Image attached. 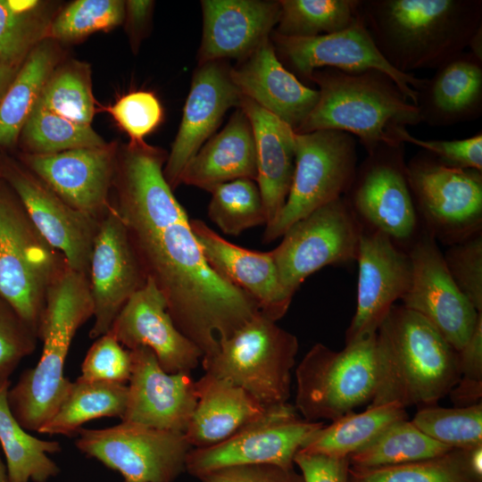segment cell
Instances as JSON below:
<instances>
[{"mask_svg": "<svg viewBox=\"0 0 482 482\" xmlns=\"http://www.w3.org/2000/svg\"><path fill=\"white\" fill-rule=\"evenodd\" d=\"M0 156L1 179L15 192L37 229L71 270L87 277L99 220L69 205L19 159Z\"/></svg>", "mask_w": 482, "mask_h": 482, "instance_id": "obj_17", "label": "cell"}, {"mask_svg": "<svg viewBox=\"0 0 482 482\" xmlns=\"http://www.w3.org/2000/svg\"><path fill=\"white\" fill-rule=\"evenodd\" d=\"M457 353L461 378L482 382V315L470 337Z\"/></svg>", "mask_w": 482, "mask_h": 482, "instance_id": "obj_51", "label": "cell"}, {"mask_svg": "<svg viewBox=\"0 0 482 482\" xmlns=\"http://www.w3.org/2000/svg\"><path fill=\"white\" fill-rule=\"evenodd\" d=\"M230 77L242 96L278 117L295 132L319 99L317 89L306 86L279 61L270 37L230 68Z\"/></svg>", "mask_w": 482, "mask_h": 482, "instance_id": "obj_26", "label": "cell"}, {"mask_svg": "<svg viewBox=\"0 0 482 482\" xmlns=\"http://www.w3.org/2000/svg\"><path fill=\"white\" fill-rule=\"evenodd\" d=\"M257 162L251 123L237 107L227 125L212 136L188 162L180 184L211 192L237 179L256 180Z\"/></svg>", "mask_w": 482, "mask_h": 482, "instance_id": "obj_30", "label": "cell"}, {"mask_svg": "<svg viewBox=\"0 0 482 482\" xmlns=\"http://www.w3.org/2000/svg\"><path fill=\"white\" fill-rule=\"evenodd\" d=\"M19 142L22 153L31 154H50L107 144L91 125L76 123L37 106L23 126Z\"/></svg>", "mask_w": 482, "mask_h": 482, "instance_id": "obj_40", "label": "cell"}, {"mask_svg": "<svg viewBox=\"0 0 482 482\" xmlns=\"http://www.w3.org/2000/svg\"><path fill=\"white\" fill-rule=\"evenodd\" d=\"M201 482H304L293 468L274 464H252L223 468L203 474Z\"/></svg>", "mask_w": 482, "mask_h": 482, "instance_id": "obj_49", "label": "cell"}, {"mask_svg": "<svg viewBox=\"0 0 482 482\" xmlns=\"http://www.w3.org/2000/svg\"><path fill=\"white\" fill-rule=\"evenodd\" d=\"M109 332L128 350H152L168 373L191 372L203 358L201 350L177 328L163 295L149 279L129 299Z\"/></svg>", "mask_w": 482, "mask_h": 482, "instance_id": "obj_23", "label": "cell"}, {"mask_svg": "<svg viewBox=\"0 0 482 482\" xmlns=\"http://www.w3.org/2000/svg\"><path fill=\"white\" fill-rule=\"evenodd\" d=\"M166 152L143 142L119 147L111 204L177 328L203 353L260 313L257 303L207 263L190 220L163 175Z\"/></svg>", "mask_w": 482, "mask_h": 482, "instance_id": "obj_1", "label": "cell"}, {"mask_svg": "<svg viewBox=\"0 0 482 482\" xmlns=\"http://www.w3.org/2000/svg\"><path fill=\"white\" fill-rule=\"evenodd\" d=\"M62 56L59 43L46 38L28 55L0 103V149H12L43 87Z\"/></svg>", "mask_w": 482, "mask_h": 482, "instance_id": "obj_31", "label": "cell"}, {"mask_svg": "<svg viewBox=\"0 0 482 482\" xmlns=\"http://www.w3.org/2000/svg\"><path fill=\"white\" fill-rule=\"evenodd\" d=\"M363 229L345 195L292 224L271 251L286 290L294 295L325 266L355 261Z\"/></svg>", "mask_w": 482, "mask_h": 482, "instance_id": "obj_11", "label": "cell"}, {"mask_svg": "<svg viewBox=\"0 0 482 482\" xmlns=\"http://www.w3.org/2000/svg\"><path fill=\"white\" fill-rule=\"evenodd\" d=\"M241 94L223 61L198 65L193 74L181 122L163 167V175L174 191L188 162L214 135L226 112L237 108Z\"/></svg>", "mask_w": 482, "mask_h": 482, "instance_id": "obj_22", "label": "cell"}, {"mask_svg": "<svg viewBox=\"0 0 482 482\" xmlns=\"http://www.w3.org/2000/svg\"><path fill=\"white\" fill-rule=\"evenodd\" d=\"M117 125L129 136V142H143L163 120V108L151 91H131L106 108Z\"/></svg>", "mask_w": 482, "mask_h": 482, "instance_id": "obj_45", "label": "cell"}, {"mask_svg": "<svg viewBox=\"0 0 482 482\" xmlns=\"http://www.w3.org/2000/svg\"><path fill=\"white\" fill-rule=\"evenodd\" d=\"M421 122L446 127L482 114V61L462 52L436 70L417 91Z\"/></svg>", "mask_w": 482, "mask_h": 482, "instance_id": "obj_27", "label": "cell"}, {"mask_svg": "<svg viewBox=\"0 0 482 482\" xmlns=\"http://www.w3.org/2000/svg\"><path fill=\"white\" fill-rule=\"evenodd\" d=\"M304 482H348V458H335L298 451L294 459Z\"/></svg>", "mask_w": 482, "mask_h": 482, "instance_id": "obj_50", "label": "cell"}, {"mask_svg": "<svg viewBox=\"0 0 482 482\" xmlns=\"http://www.w3.org/2000/svg\"><path fill=\"white\" fill-rule=\"evenodd\" d=\"M376 334L334 351L315 344L295 370V409L309 421L336 420L371 402L377 387Z\"/></svg>", "mask_w": 482, "mask_h": 482, "instance_id": "obj_8", "label": "cell"}, {"mask_svg": "<svg viewBox=\"0 0 482 482\" xmlns=\"http://www.w3.org/2000/svg\"><path fill=\"white\" fill-rule=\"evenodd\" d=\"M129 351L131 373L121 421L185 433L197 402L191 372H166L149 348Z\"/></svg>", "mask_w": 482, "mask_h": 482, "instance_id": "obj_21", "label": "cell"}, {"mask_svg": "<svg viewBox=\"0 0 482 482\" xmlns=\"http://www.w3.org/2000/svg\"><path fill=\"white\" fill-rule=\"evenodd\" d=\"M444 255L447 270L460 291L482 312V232L451 244Z\"/></svg>", "mask_w": 482, "mask_h": 482, "instance_id": "obj_44", "label": "cell"}, {"mask_svg": "<svg viewBox=\"0 0 482 482\" xmlns=\"http://www.w3.org/2000/svg\"><path fill=\"white\" fill-rule=\"evenodd\" d=\"M95 104L89 65L71 60L60 62L51 73L36 106L76 123L91 125Z\"/></svg>", "mask_w": 482, "mask_h": 482, "instance_id": "obj_38", "label": "cell"}, {"mask_svg": "<svg viewBox=\"0 0 482 482\" xmlns=\"http://www.w3.org/2000/svg\"><path fill=\"white\" fill-rule=\"evenodd\" d=\"M119 147L107 143L50 154L21 153L18 159L69 205L100 220L111 206Z\"/></svg>", "mask_w": 482, "mask_h": 482, "instance_id": "obj_20", "label": "cell"}, {"mask_svg": "<svg viewBox=\"0 0 482 482\" xmlns=\"http://www.w3.org/2000/svg\"><path fill=\"white\" fill-rule=\"evenodd\" d=\"M309 421L288 403L270 406L258 420L230 438L212 446L192 448L186 470L198 478L207 472L240 465L274 464L293 468L294 459L322 427Z\"/></svg>", "mask_w": 482, "mask_h": 482, "instance_id": "obj_14", "label": "cell"}, {"mask_svg": "<svg viewBox=\"0 0 482 482\" xmlns=\"http://www.w3.org/2000/svg\"><path fill=\"white\" fill-rule=\"evenodd\" d=\"M467 461L471 471L482 478V445L466 449Z\"/></svg>", "mask_w": 482, "mask_h": 482, "instance_id": "obj_55", "label": "cell"}, {"mask_svg": "<svg viewBox=\"0 0 482 482\" xmlns=\"http://www.w3.org/2000/svg\"><path fill=\"white\" fill-rule=\"evenodd\" d=\"M377 387L370 406L435 405L461 378L457 351L421 315L394 304L376 332Z\"/></svg>", "mask_w": 482, "mask_h": 482, "instance_id": "obj_3", "label": "cell"}, {"mask_svg": "<svg viewBox=\"0 0 482 482\" xmlns=\"http://www.w3.org/2000/svg\"><path fill=\"white\" fill-rule=\"evenodd\" d=\"M11 381L0 383V445L9 482H46L60 470L48 454L61 451L57 441L31 436L13 416L7 400Z\"/></svg>", "mask_w": 482, "mask_h": 482, "instance_id": "obj_32", "label": "cell"}, {"mask_svg": "<svg viewBox=\"0 0 482 482\" xmlns=\"http://www.w3.org/2000/svg\"><path fill=\"white\" fill-rule=\"evenodd\" d=\"M197 402L185 436L192 448L218 445L266 411L241 387L205 373L195 381Z\"/></svg>", "mask_w": 482, "mask_h": 482, "instance_id": "obj_29", "label": "cell"}, {"mask_svg": "<svg viewBox=\"0 0 482 482\" xmlns=\"http://www.w3.org/2000/svg\"><path fill=\"white\" fill-rule=\"evenodd\" d=\"M1 176H2V165H1V156H0V179H1Z\"/></svg>", "mask_w": 482, "mask_h": 482, "instance_id": "obj_58", "label": "cell"}, {"mask_svg": "<svg viewBox=\"0 0 482 482\" xmlns=\"http://www.w3.org/2000/svg\"><path fill=\"white\" fill-rule=\"evenodd\" d=\"M411 281L403 305L427 320L459 351L473 333L478 312L452 278L436 238L424 229L407 250Z\"/></svg>", "mask_w": 482, "mask_h": 482, "instance_id": "obj_16", "label": "cell"}, {"mask_svg": "<svg viewBox=\"0 0 482 482\" xmlns=\"http://www.w3.org/2000/svg\"><path fill=\"white\" fill-rule=\"evenodd\" d=\"M411 422L432 439L453 449L482 445V403L453 408L423 406Z\"/></svg>", "mask_w": 482, "mask_h": 482, "instance_id": "obj_43", "label": "cell"}, {"mask_svg": "<svg viewBox=\"0 0 482 482\" xmlns=\"http://www.w3.org/2000/svg\"><path fill=\"white\" fill-rule=\"evenodd\" d=\"M38 337L0 296V383L9 378L20 362L32 353Z\"/></svg>", "mask_w": 482, "mask_h": 482, "instance_id": "obj_47", "label": "cell"}, {"mask_svg": "<svg viewBox=\"0 0 482 482\" xmlns=\"http://www.w3.org/2000/svg\"><path fill=\"white\" fill-rule=\"evenodd\" d=\"M348 482H482V478L470 469L466 449H453L435 458L397 465H350Z\"/></svg>", "mask_w": 482, "mask_h": 482, "instance_id": "obj_39", "label": "cell"}, {"mask_svg": "<svg viewBox=\"0 0 482 482\" xmlns=\"http://www.w3.org/2000/svg\"><path fill=\"white\" fill-rule=\"evenodd\" d=\"M20 68L0 60V103Z\"/></svg>", "mask_w": 482, "mask_h": 482, "instance_id": "obj_54", "label": "cell"}, {"mask_svg": "<svg viewBox=\"0 0 482 482\" xmlns=\"http://www.w3.org/2000/svg\"><path fill=\"white\" fill-rule=\"evenodd\" d=\"M399 403L369 406L364 411H351L320 428L299 450L306 453L348 458L372 441L392 423L408 419Z\"/></svg>", "mask_w": 482, "mask_h": 482, "instance_id": "obj_33", "label": "cell"}, {"mask_svg": "<svg viewBox=\"0 0 482 482\" xmlns=\"http://www.w3.org/2000/svg\"><path fill=\"white\" fill-rule=\"evenodd\" d=\"M238 107L247 116L253 133L256 182L262 195L267 225L279 213L289 194L295 170V132L289 125L247 97L241 96Z\"/></svg>", "mask_w": 482, "mask_h": 482, "instance_id": "obj_28", "label": "cell"}, {"mask_svg": "<svg viewBox=\"0 0 482 482\" xmlns=\"http://www.w3.org/2000/svg\"><path fill=\"white\" fill-rule=\"evenodd\" d=\"M124 482H127V481H124Z\"/></svg>", "mask_w": 482, "mask_h": 482, "instance_id": "obj_59", "label": "cell"}, {"mask_svg": "<svg viewBox=\"0 0 482 482\" xmlns=\"http://www.w3.org/2000/svg\"><path fill=\"white\" fill-rule=\"evenodd\" d=\"M127 384L88 381L78 378L53 417L37 431L71 436L90 420L102 417L121 419L127 404Z\"/></svg>", "mask_w": 482, "mask_h": 482, "instance_id": "obj_34", "label": "cell"}, {"mask_svg": "<svg viewBox=\"0 0 482 482\" xmlns=\"http://www.w3.org/2000/svg\"><path fill=\"white\" fill-rule=\"evenodd\" d=\"M124 19L125 1L76 0L54 16L46 38L74 43L93 33L111 30Z\"/></svg>", "mask_w": 482, "mask_h": 482, "instance_id": "obj_42", "label": "cell"}, {"mask_svg": "<svg viewBox=\"0 0 482 482\" xmlns=\"http://www.w3.org/2000/svg\"><path fill=\"white\" fill-rule=\"evenodd\" d=\"M403 145L384 144L369 154L357 167L345 197L364 228L384 233L399 246H410L418 237L419 214L408 182Z\"/></svg>", "mask_w": 482, "mask_h": 482, "instance_id": "obj_13", "label": "cell"}, {"mask_svg": "<svg viewBox=\"0 0 482 482\" xmlns=\"http://www.w3.org/2000/svg\"><path fill=\"white\" fill-rule=\"evenodd\" d=\"M94 323L89 337L107 334L129 299L147 281L123 221L111 204L99 220L88 270Z\"/></svg>", "mask_w": 482, "mask_h": 482, "instance_id": "obj_19", "label": "cell"}, {"mask_svg": "<svg viewBox=\"0 0 482 482\" xmlns=\"http://www.w3.org/2000/svg\"><path fill=\"white\" fill-rule=\"evenodd\" d=\"M394 137L403 144L420 146L441 163L453 168L472 169L482 171V133L454 139H421L411 135L405 127L395 129Z\"/></svg>", "mask_w": 482, "mask_h": 482, "instance_id": "obj_48", "label": "cell"}, {"mask_svg": "<svg viewBox=\"0 0 482 482\" xmlns=\"http://www.w3.org/2000/svg\"><path fill=\"white\" fill-rule=\"evenodd\" d=\"M411 192L425 229L449 245L481 230L482 171L446 166L420 152L406 162Z\"/></svg>", "mask_w": 482, "mask_h": 482, "instance_id": "obj_10", "label": "cell"}, {"mask_svg": "<svg viewBox=\"0 0 482 482\" xmlns=\"http://www.w3.org/2000/svg\"><path fill=\"white\" fill-rule=\"evenodd\" d=\"M208 216L220 230L238 236L245 230L266 225L267 218L259 186L254 179H237L211 190Z\"/></svg>", "mask_w": 482, "mask_h": 482, "instance_id": "obj_41", "label": "cell"}, {"mask_svg": "<svg viewBox=\"0 0 482 482\" xmlns=\"http://www.w3.org/2000/svg\"><path fill=\"white\" fill-rule=\"evenodd\" d=\"M130 373V351L108 332L97 337L88 349L79 378L88 381L126 384Z\"/></svg>", "mask_w": 482, "mask_h": 482, "instance_id": "obj_46", "label": "cell"}, {"mask_svg": "<svg viewBox=\"0 0 482 482\" xmlns=\"http://www.w3.org/2000/svg\"><path fill=\"white\" fill-rule=\"evenodd\" d=\"M453 448L420 431L408 419L389 425L367 445L348 457L351 466L375 468L435 458Z\"/></svg>", "mask_w": 482, "mask_h": 482, "instance_id": "obj_35", "label": "cell"}, {"mask_svg": "<svg viewBox=\"0 0 482 482\" xmlns=\"http://www.w3.org/2000/svg\"><path fill=\"white\" fill-rule=\"evenodd\" d=\"M76 447L120 472L127 482H174L186 470L192 449L182 432L121 421L100 428H79Z\"/></svg>", "mask_w": 482, "mask_h": 482, "instance_id": "obj_12", "label": "cell"}, {"mask_svg": "<svg viewBox=\"0 0 482 482\" xmlns=\"http://www.w3.org/2000/svg\"><path fill=\"white\" fill-rule=\"evenodd\" d=\"M299 343L259 313L202 358L205 373L241 387L264 407L287 403Z\"/></svg>", "mask_w": 482, "mask_h": 482, "instance_id": "obj_7", "label": "cell"}, {"mask_svg": "<svg viewBox=\"0 0 482 482\" xmlns=\"http://www.w3.org/2000/svg\"><path fill=\"white\" fill-rule=\"evenodd\" d=\"M359 0H279L275 34L313 37L347 29L359 18Z\"/></svg>", "mask_w": 482, "mask_h": 482, "instance_id": "obj_37", "label": "cell"}, {"mask_svg": "<svg viewBox=\"0 0 482 482\" xmlns=\"http://www.w3.org/2000/svg\"><path fill=\"white\" fill-rule=\"evenodd\" d=\"M470 53L482 61V27L478 28L470 39Z\"/></svg>", "mask_w": 482, "mask_h": 482, "instance_id": "obj_56", "label": "cell"}, {"mask_svg": "<svg viewBox=\"0 0 482 482\" xmlns=\"http://www.w3.org/2000/svg\"><path fill=\"white\" fill-rule=\"evenodd\" d=\"M88 278L68 267L51 286L38 328L42 353L9 388L7 400L17 421L27 431H38L55 413L71 381L64 364L78 329L93 317Z\"/></svg>", "mask_w": 482, "mask_h": 482, "instance_id": "obj_4", "label": "cell"}, {"mask_svg": "<svg viewBox=\"0 0 482 482\" xmlns=\"http://www.w3.org/2000/svg\"><path fill=\"white\" fill-rule=\"evenodd\" d=\"M68 267L64 256L40 234L15 192L1 179L0 296L37 334L49 288Z\"/></svg>", "mask_w": 482, "mask_h": 482, "instance_id": "obj_6", "label": "cell"}, {"mask_svg": "<svg viewBox=\"0 0 482 482\" xmlns=\"http://www.w3.org/2000/svg\"><path fill=\"white\" fill-rule=\"evenodd\" d=\"M455 406H470L481 403L482 382L460 378L448 394Z\"/></svg>", "mask_w": 482, "mask_h": 482, "instance_id": "obj_53", "label": "cell"}, {"mask_svg": "<svg viewBox=\"0 0 482 482\" xmlns=\"http://www.w3.org/2000/svg\"><path fill=\"white\" fill-rule=\"evenodd\" d=\"M190 227L210 267L252 296L261 314L273 321L286 314L294 295L282 285L271 251L232 244L200 220H190Z\"/></svg>", "mask_w": 482, "mask_h": 482, "instance_id": "obj_24", "label": "cell"}, {"mask_svg": "<svg viewBox=\"0 0 482 482\" xmlns=\"http://www.w3.org/2000/svg\"><path fill=\"white\" fill-rule=\"evenodd\" d=\"M385 59L403 73L435 69L464 52L482 27L481 0H359Z\"/></svg>", "mask_w": 482, "mask_h": 482, "instance_id": "obj_2", "label": "cell"}, {"mask_svg": "<svg viewBox=\"0 0 482 482\" xmlns=\"http://www.w3.org/2000/svg\"><path fill=\"white\" fill-rule=\"evenodd\" d=\"M0 482H9L6 466L3 463L0 458Z\"/></svg>", "mask_w": 482, "mask_h": 482, "instance_id": "obj_57", "label": "cell"}, {"mask_svg": "<svg viewBox=\"0 0 482 482\" xmlns=\"http://www.w3.org/2000/svg\"><path fill=\"white\" fill-rule=\"evenodd\" d=\"M356 140L334 129L295 133L293 180L287 201L265 226L262 241L269 244L316 209L344 196L357 170Z\"/></svg>", "mask_w": 482, "mask_h": 482, "instance_id": "obj_9", "label": "cell"}, {"mask_svg": "<svg viewBox=\"0 0 482 482\" xmlns=\"http://www.w3.org/2000/svg\"><path fill=\"white\" fill-rule=\"evenodd\" d=\"M203 35L198 65L246 58L269 39L280 15L279 1L202 0Z\"/></svg>", "mask_w": 482, "mask_h": 482, "instance_id": "obj_25", "label": "cell"}, {"mask_svg": "<svg viewBox=\"0 0 482 482\" xmlns=\"http://www.w3.org/2000/svg\"><path fill=\"white\" fill-rule=\"evenodd\" d=\"M310 82L318 86L319 99L295 133L344 131L356 137L369 154L384 144L400 142L395 129L421 122L417 106L381 71L324 68L315 71Z\"/></svg>", "mask_w": 482, "mask_h": 482, "instance_id": "obj_5", "label": "cell"}, {"mask_svg": "<svg viewBox=\"0 0 482 482\" xmlns=\"http://www.w3.org/2000/svg\"><path fill=\"white\" fill-rule=\"evenodd\" d=\"M154 5L151 0L125 1L126 28L133 47H137L146 31Z\"/></svg>", "mask_w": 482, "mask_h": 482, "instance_id": "obj_52", "label": "cell"}, {"mask_svg": "<svg viewBox=\"0 0 482 482\" xmlns=\"http://www.w3.org/2000/svg\"><path fill=\"white\" fill-rule=\"evenodd\" d=\"M276 54L283 65L298 79L310 82L312 73L332 68L347 72L376 70L386 74L414 105L418 90L426 79L395 70L378 49L361 20L347 29L313 37H286L270 35Z\"/></svg>", "mask_w": 482, "mask_h": 482, "instance_id": "obj_15", "label": "cell"}, {"mask_svg": "<svg viewBox=\"0 0 482 482\" xmlns=\"http://www.w3.org/2000/svg\"><path fill=\"white\" fill-rule=\"evenodd\" d=\"M355 261L356 310L345 332V345L374 336L411 281L408 252L380 231L363 229Z\"/></svg>", "mask_w": 482, "mask_h": 482, "instance_id": "obj_18", "label": "cell"}, {"mask_svg": "<svg viewBox=\"0 0 482 482\" xmlns=\"http://www.w3.org/2000/svg\"><path fill=\"white\" fill-rule=\"evenodd\" d=\"M54 14L37 0H0V60L20 68L46 38Z\"/></svg>", "mask_w": 482, "mask_h": 482, "instance_id": "obj_36", "label": "cell"}]
</instances>
